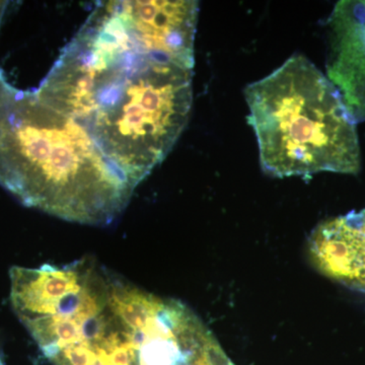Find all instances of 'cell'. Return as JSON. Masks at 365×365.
Masks as SVG:
<instances>
[{"label":"cell","instance_id":"cell-1","mask_svg":"<svg viewBox=\"0 0 365 365\" xmlns=\"http://www.w3.org/2000/svg\"><path fill=\"white\" fill-rule=\"evenodd\" d=\"M193 68L130 0L106 1L36 96L78 125L134 189L169 155L186 127Z\"/></svg>","mask_w":365,"mask_h":365},{"label":"cell","instance_id":"cell-2","mask_svg":"<svg viewBox=\"0 0 365 365\" xmlns=\"http://www.w3.org/2000/svg\"><path fill=\"white\" fill-rule=\"evenodd\" d=\"M1 97L0 184L25 205L69 222H111L133 190L85 132L35 93L6 86Z\"/></svg>","mask_w":365,"mask_h":365},{"label":"cell","instance_id":"cell-3","mask_svg":"<svg viewBox=\"0 0 365 365\" xmlns=\"http://www.w3.org/2000/svg\"><path fill=\"white\" fill-rule=\"evenodd\" d=\"M262 169L277 178L355 175L361 165L356 122L328 78L294 55L245 90Z\"/></svg>","mask_w":365,"mask_h":365},{"label":"cell","instance_id":"cell-4","mask_svg":"<svg viewBox=\"0 0 365 365\" xmlns=\"http://www.w3.org/2000/svg\"><path fill=\"white\" fill-rule=\"evenodd\" d=\"M11 300L24 326L91 319L109 309L110 278L88 259L67 265L13 267Z\"/></svg>","mask_w":365,"mask_h":365},{"label":"cell","instance_id":"cell-5","mask_svg":"<svg viewBox=\"0 0 365 365\" xmlns=\"http://www.w3.org/2000/svg\"><path fill=\"white\" fill-rule=\"evenodd\" d=\"M327 78L354 121L365 122V0H342L328 20Z\"/></svg>","mask_w":365,"mask_h":365},{"label":"cell","instance_id":"cell-6","mask_svg":"<svg viewBox=\"0 0 365 365\" xmlns=\"http://www.w3.org/2000/svg\"><path fill=\"white\" fill-rule=\"evenodd\" d=\"M307 252L319 272L365 290V208L319 225L309 237Z\"/></svg>","mask_w":365,"mask_h":365},{"label":"cell","instance_id":"cell-7","mask_svg":"<svg viewBox=\"0 0 365 365\" xmlns=\"http://www.w3.org/2000/svg\"><path fill=\"white\" fill-rule=\"evenodd\" d=\"M187 355H188V354H187ZM184 365H187V359H186V361H185Z\"/></svg>","mask_w":365,"mask_h":365}]
</instances>
